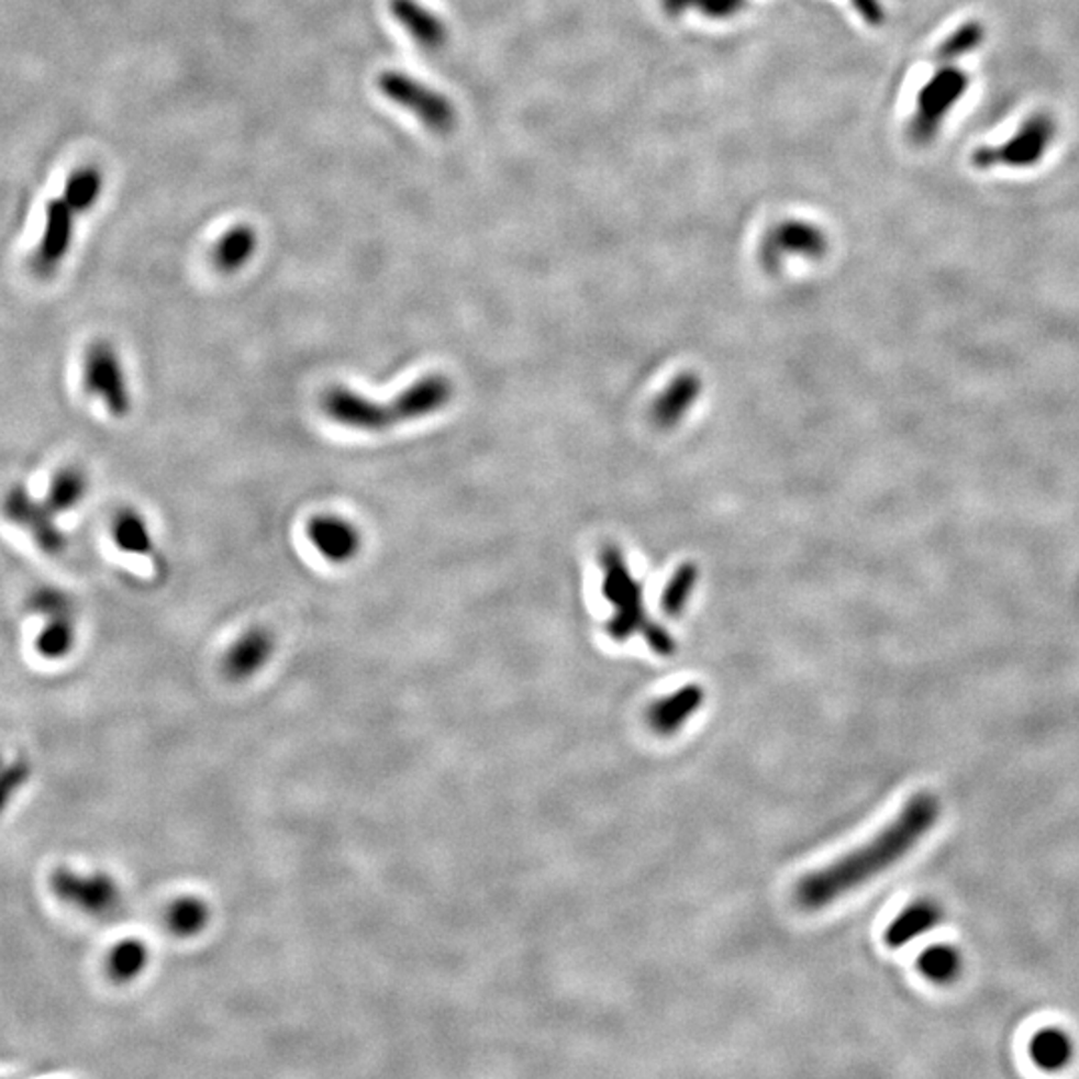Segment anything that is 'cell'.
<instances>
[{"mask_svg": "<svg viewBox=\"0 0 1079 1079\" xmlns=\"http://www.w3.org/2000/svg\"><path fill=\"white\" fill-rule=\"evenodd\" d=\"M917 968L925 978L934 983H949L956 980L961 971V956L956 947L932 946L917 958Z\"/></svg>", "mask_w": 1079, "mask_h": 1079, "instance_id": "cell-23", "label": "cell"}, {"mask_svg": "<svg viewBox=\"0 0 1079 1079\" xmlns=\"http://www.w3.org/2000/svg\"><path fill=\"white\" fill-rule=\"evenodd\" d=\"M31 764L26 760H16L0 768V815L7 812L14 796L19 793L31 780Z\"/></svg>", "mask_w": 1079, "mask_h": 1079, "instance_id": "cell-30", "label": "cell"}, {"mask_svg": "<svg viewBox=\"0 0 1079 1079\" xmlns=\"http://www.w3.org/2000/svg\"><path fill=\"white\" fill-rule=\"evenodd\" d=\"M112 540L122 552L146 556L155 550L148 524L134 508H122L112 520Z\"/></svg>", "mask_w": 1079, "mask_h": 1079, "instance_id": "cell-19", "label": "cell"}, {"mask_svg": "<svg viewBox=\"0 0 1079 1079\" xmlns=\"http://www.w3.org/2000/svg\"><path fill=\"white\" fill-rule=\"evenodd\" d=\"M937 817L939 802L936 796L915 793L903 805L902 812L868 844L802 878L796 888V900L808 912H815L858 890L861 883L905 858L936 826Z\"/></svg>", "mask_w": 1079, "mask_h": 1079, "instance_id": "cell-1", "label": "cell"}, {"mask_svg": "<svg viewBox=\"0 0 1079 1079\" xmlns=\"http://www.w3.org/2000/svg\"><path fill=\"white\" fill-rule=\"evenodd\" d=\"M704 702V690L700 686H683L670 696L654 702L648 710V724L658 736H672L682 730L688 718Z\"/></svg>", "mask_w": 1079, "mask_h": 1079, "instance_id": "cell-14", "label": "cell"}, {"mask_svg": "<svg viewBox=\"0 0 1079 1079\" xmlns=\"http://www.w3.org/2000/svg\"><path fill=\"white\" fill-rule=\"evenodd\" d=\"M307 536L320 556L332 564L351 563L363 546V536L353 522L334 514L312 518L307 526Z\"/></svg>", "mask_w": 1079, "mask_h": 1079, "instance_id": "cell-10", "label": "cell"}, {"mask_svg": "<svg viewBox=\"0 0 1079 1079\" xmlns=\"http://www.w3.org/2000/svg\"><path fill=\"white\" fill-rule=\"evenodd\" d=\"M604 594L610 604L616 608L614 618L608 624L610 638L616 642H624L630 636L642 632L644 638L648 639L652 650L658 652L661 656H670L676 650L672 636L660 629L658 624L650 622L644 608H642V588L632 578L629 566L624 563L622 554L608 548L604 552Z\"/></svg>", "mask_w": 1079, "mask_h": 1079, "instance_id": "cell-3", "label": "cell"}, {"mask_svg": "<svg viewBox=\"0 0 1079 1079\" xmlns=\"http://www.w3.org/2000/svg\"><path fill=\"white\" fill-rule=\"evenodd\" d=\"M826 251V236L805 222H783L764 244V263L776 266L783 254L820 256Z\"/></svg>", "mask_w": 1079, "mask_h": 1079, "instance_id": "cell-13", "label": "cell"}, {"mask_svg": "<svg viewBox=\"0 0 1079 1079\" xmlns=\"http://www.w3.org/2000/svg\"><path fill=\"white\" fill-rule=\"evenodd\" d=\"M454 386L446 376L430 375L402 390L390 402H375L346 386H331L322 398V412L336 424L363 432H385L402 422L426 419L450 402Z\"/></svg>", "mask_w": 1079, "mask_h": 1079, "instance_id": "cell-2", "label": "cell"}, {"mask_svg": "<svg viewBox=\"0 0 1079 1079\" xmlns=\"http://www.w3.org/2000/svg\"><path fill=\"white\" fill-rule=\"evenodd\" d=\"M77 644L75 616L48 618L45 629L34 639V648L45 660H63Z\"/></svg>", "mask_w": 1079, "mask_h": 1079, "instance_id": "cell-21", "label": "cell"}, {"mask_svg": "<svg viewBox=\"0 0 1079 1079\" xmlns=\"http://www.w3.org/2000/svg\"><path fill=\"white\" fill-rule=\"evenodd\" d=\"M1056 122L1044 112H1037L1017 129L1008 143L1002 146H981L971 155V165L980 170H990L993 166H1013L1027 168L1034 166L1046 156L1047 148L1054 143Z\"/></svg>", "mask_w": 1079, "mask_h": 1079, "instance_id": "cell-7", "label": "cell"}, {"mask_svg": "<svg viewBox=\"0 0 1079 1079\" xmlns=\"http://www.w3.org/2000/svg\"><path fill=\"white\" fill-rule=\"evenodd\" d=\"M2 514L14 526L26 530L34 544L48 556H60L67 548V536L58 529L55 512L45 500H36L24 486H12L4 494Z\"/></svg>", "mask_w": 1079, "mask_h": 1079, "instance_id": "cell-8", "label": "cell"}, {"mask_svg": "<svg viewBox=\"0 0 1079 1079\" xmlns=\"http://www.w3.org/2000/svg\"><path fill=\"white\" fill-rule=\"evenodd\" d=\"M29 608L34 614L46 618L75 616L73 598L55 586H41L29 598Z\"/></svg>", "mask_w": 1079, "mask_h": 1079, "instance_id": "cell-27", "label": "cell"}, {"mask_svg": "<svg viewBox=\"0 0 1079 1079\" xmlns=\"http://www.w3.org/2000/svg\"><path fill=\"white\" fill-rule=\"evenodd\" d=\"M89 494V476L78 466L58 468L46 490L45 502L58 514L70 512Z\"/></svg>", "mask_w": 1079, "mask_h": 1079, "instance_id": "cell-17", "label": "cell"}, {"mask_svg": "<svg viewBox=\"0 0 1079 1079\" xmlns=\"http://www.w3.org/2000/svg\"><path fill=\"white\" fill-rule=\"evenodd\" d=\"M969 77L961 68L944 65L925 82L915 99V112L910 122V138L915 144H930L936 138L947 112L968 92Z\"/></svg>", "mask_w": 1079, "mask_h": 1079, "instance_id": "cell-4", "label": "cell"}, {"mask_svg": "<svg viewBox=\"0 0 1079 1079\" xmlns=\"http://www.w3.org/2000/svg\"><path fill=\"white\" fill-rule=\"evenodd\" d=\"M82 385L90 397L99 398L112 416L124 419L131 408V390L114 344L104 338L90 342L82 358Z\"/></svg>", "mask_w": 1079, "mask_h": 1079, "instance_id": "cell-6", "label": "cell"}, {"mask_svg": "<svg viewBox=\"0 0 1079 1079\" xmlns=\"http://www.w3.org/2000/svg\"><path fill=\"white\" fill-rule=\"evenodd\" d=\"M661 7L670 14H680L694 9L712 19H727L744 11L746 0H661Z\"/></svg>", "mask_w": 1079, "mask_h": 1079, "instance_id": "cell-28", "label": "cell"}, {"mask_svg": "<svg viewBox=\"0 0 1079 1079\" xmlns=\"http://www.w3.org/2000/svg\"><path fill=\"white\" fill-rule=\"evenodd\" d=\"M378 90L386 99L419 116V121L434 133L446 134L454 131L458 112L450 99L438 90L430 89L416 78L408 77L400 70H385L378 77Z\"/></svg>", "mask_w": 1079, "mask_h": 1079, "instance_id": "cell-5", "label": "cell"}, {"mask_svg": "<svg viewBox=\"0 0 1079 1079\" xmlns=\"http://www.w3.org/2000/svg\"><path fill=\"white\" fill-rule=\"evenodd\" d=\"M698 394H700V380L692 375L680 376L656 402L654 419L664 429H670L688 412V408L692 407Z\"/></svg>", "mask_w": 1079, "mask_h": 1079, "instance_id": "cell-20", "label": "cell"}, {"mask_svg": "<svg viewBox=\"0 0 1079 1079\" xmlns=\"http://www.w3.org/2000/svg\"><path fill=\"white\" fill-rule=\"evenodd\" d=\"M939 920H942V910L937 903L930 902V900L914 902L912 905H908L902 914H898L890 927L886 930L883 939L893 949L905 946V944L914 942L915 937L925 934L927 930H932L934 925L939 924Z\"/></svg>", "mask_w": 1079, "mask_h": 1079, "instance_id": "cell-16", "label": "cell"}, {"mask_svg": "<svg viewBox=\"0 0 1079 1079\" xmlns=\"http://www.w3.org/2000/svg\"><path fill=\"white\" fill-rule=\"evenodd\" d=\"M854 7L856 11L859 12V16L866 21V23L878 24L883 23L886 14H883V9H881L880 0H854Z\"/></svg>", "mask_w": 1079, "mask_h": 1079, "instance_id": "cell-32", "label": "cell"}, {"mask_svg": "<svg viewBox=\"0 0 1079 1079\" xmlns=\"http://www.w3.org/2000/svg\"><path fill=\"white\" fill-rule=\"evenodd\" d=\"M696 578H698V570L694 566H683L678 570L661 596V608L666 610V614L670 616L682 614L683 607L694 590Z\"/></svg>", "mask_w": 1079, "mask_h": 1079, "instance_id": "cell-29", "label": "cell"}, {"mask_svg": "<svg viewBox=\"0 0 1079 1079\" xmlns=\"http://www.w3.org/2000/svg\"><path fill=\"white\" fill-rule=\"evenodd\" d=\"M1074 1054L1071 1039L1066 1032L1057 1027H1047L1032 1037L1030 1056L1035 1066L1042 1069H1059L1068 1066L1069 1057Z\"/></svg>", "mask_w": 1079, "mask_h": 1079, "instance_id": "cell-22", "label": "cell"}, {"mask_svg": "<svg viewBox=\"0 0 1079 1079\" xmlns=\"http://www.w3.org/2000/svg\"><path fill=\"white\" fill-rule=\"evenodd\" d=\"M388 9L398 24L416 41V45L426 51H438L446 45V24L419 0H388Z\"/></svg>", "mask_w": 1079, "mask_h": 1079, "instance_id": "cell-12", "label": "cell"}, {"mask_svg": "<svg viewBox=\"0 0 1079 1079\" xmlns=\"http://www.w3.org/2000/svg\"><path fill=\"white\" fill-rule=\"evenodd\" d=\"M100 192H102V177L97 168L87 166L70 175L63 199L67 200L75 212H85L97 204Z\"/></svg>", "mask_w": 1079, "mask_h": 1079, "instance_id": "cell-25", "label": "cell"}, {"mask_svg": "<svg viewBox=\"0 0 1079 1079\" xmlns=\"http://www.w3.org/2000/svg\"><path fill=\"white\" fill-rule=\"evenodd\" d=\"M168 922L178 934H194L207 922V910H204L202 902L185 900V902H178L170 910Z\"/></svg>", "mask_w": 1079, "mask_h": 1079, "instance_id": "cell-31", "label": "cell"}, {"mask_svg": "<svg viewBox=\"0 0 1079 1079\" xmlns=\"http://www.w3.org/2000/svg\"><path fill=\"white\" fill-rule=\"evenodd\" d=\"M148 952L138 939H124L116 944L109 956V974L112 980L131 981L138 978L146 968Z\"/></svg>", "mask_w": 1079, "mask_h": 1079, "instance_id": "cell-24", "label": "cell"}, {"mask_svg": "<svg viewBox=\"0 0 1079 1079\" xmlns=\"http://www.w3.org/2000/svg\"><path fill=\"white\" fill-rule=\"evenodd\" d=\"M256 246H258V238H256L253 226L238 224V226L226 232L219 244L214 246L212 263L224 275L238 272L241 268L251 263V258L256 253Z\"/></svg>", "mask_w": 1079, "mask_h": 1079, "instance_id": "cell-18", "label": "cell"}, {"mask_svg": "<svg viewBox=\"0 0 1079 1079\" xmlns=\"http://www.w3.org/2000/svg\"><path fill=\"white\" fill-rule=\"evenodd\" d=\"M272 650H275V639L268 630H248L243 638L234 642V646L226 654L224 672L232 680L251 678L265 666L268 658L272 656Z\"/></svg>", "mask_w": 1079, "mask_h": 1079, "instance_id": "cell-15", "label": "cell"}, {"mask_svg": "<svg viewBox=\"0 0 1079 1079\" xmlns=\"http://www.w3.org/2000/svg\"><path fill=\"white\" fill-rule=\"evenodd\" d=\"M986 29L978 21L964 23L954 33L947 36L942 45L937 46L936 60L942 65H949L952 60H958L971 51H976L983 43Z\"/></svg>", "mask_w": 1079, "mask_h": 1079, "instance_id": "cell-26", "label": "cell"}, {"mask_svg": "<svg viewBox=\"0 0 1079 1079\" xmlns=\"http://www.w3.org/2000/svg\"><path fill=\"white\" fill-rule=\"evenodd\" d=\"M48 888L60 902L87 914H111L121 903V890L107 874L82 876L68 868H56L48 878Z\"/></svg>", "mask_w": 1079, "mask_h": 1079, "instance_id": "cell-9", "label": "cell"}, {"mask_svg": "<svg viewBox=\"0 0 1079 1079\" xmlns=\"http://www.w3.org/2000/svg\"><path fill=\"white\" fill-rule=\"evenodd\" d=\"M75 232V210L65 199H55L46 207L45 232L36 248L33 265L38 275L55 272L63 258L67 256Z\"/></svg>", "mask_w": 1079, "mask_h": 1079, "instance_id": "cell-11", "label": "cell"}, {"mask_svg": "<svg viewBox=\"0 0 1079 1079\" xmlns=\"http://www.w3.org/2000/svg\"><path fill=\"white\" fill-rule=\"evenodd\" d=\"M2 766H4V761H2V756H0V768H2Z\"/></svg>", "mask_w": 1079, "mask_h": 1079, "instance_id": "cell-33", "label": "cell"}]
</instances>
